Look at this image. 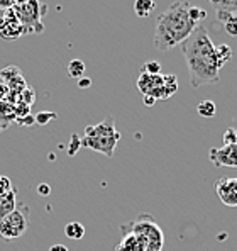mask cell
<instances>
[{
	"mask_svg": "<svg viewBox=\"0 0 237 251\" xmlns=\"http://www.w3.org/2000/svg\"><path fill=\"white\" fill-rule=\"evenodd\" d=\"M190 72V85L198 88L207 83H217L220 78V65L217 61L215 44L203 25H197L187 41L180 44Z\"/></svg>",
	"mask_w": 237,
	"mask_h": 251,
	"instance_id": "obj_1",
	"label": "cell"
},
{
	"mask_svg": "<svg viewBox=\"0 0 237 251\" xmlns=\"http://www.w3.org/2000/svg\"><path fill=\"white\" fill-rule=\"evenodd\" d=\"M191 3L187 0L173 2L156 19L154 46L159 51H169L190 38L197 24L190 17Z\"/></svg>",
	"mask_w": 237,
	"mask_h": 251,
	"instance_id": "obj_2",
	"label": "cell"
},
{
	"mask_svg": "<svg viewBox=\"0 0 237 251\" xmlns=\"http://www.w3.org/2000/svg\"><path fill=\"white\" fill-rule=\"evenodd\" d=\"M118 139H120V132L116 129L114 117L107 116L100 124L85 127V136L81 138V146L105 154L107 158H112Z\"/></svg>",
	"mask_w": 237,
	"mask_h": 251,
	"instance_id": "obj_3",
	"label": "cell"
},
{
	"mask_svg": "<svg viewBox=\"0 0 237 251\" xmlns=\"http://www.w3.org/2000/svg\"><path fill=\"white\" fill-rule=\"evenodd\" d=\"M12 12L21 22L24 34H41L44 31V24L41 19L47 12V5L41 3L39 0H25L16 3Z\"/></svg>",
	"mask_w": 237,
	"mask_h": 251,
	"instance_id": "obj_4",
	"label": "cell"
},
{
	"mask_svg": "<svg viewBox=\"0 0 237 251\" xmlns=\"http://www.w3.org/2000/svg\"><path fill=\"white\" fill-rule=\"evenodd\" d=\"M120 231H134L146 238L147 251H163L165 250V232L158 226L153 216L149 214H139L134 221L122 224Z\"/></svg>",
	"mask_w": 237,
	"mask_h": 251,
	"instance_id": "obj_5",
	"label": "cell"
},
{
	"mask_svg": "<svg viewBox=\"0 0 237 251\" xmlns=\"http://www.w3.org/2000/svg\"><path fill=\"white\" fill-rule=\"evenodd\" d=\"M31 223V209L25 204H17L14 212H10L7 217L0 221V238L5 241H14L24 236V232L29 229Z\"/></svg>",
	"mask_w": 237,
	"mask_h": 251,
	"instance_id": "obj_6",
	"label": "cell"
},
{
	"mask_svg": "<svg viewBox=\"0 0 237 251\" xmlns=\"http://www.w3.org/2000/svg\"><path fill=\"white\" fill-rule=\"evenodd\" d=\"M138 88L142 95L153 97L154 100H165V75H149L141 73L138 80Z\"/></svg>",
	"mask_w": 237,
	"mask_h": 251,
	"instance_id": "obj_7",
	"label": "cell"
},
{
	"mask_svg": "<svg viewBox=\"0 0 237 251\" xmlns=\"http://www.w3.org/2000/svg\"><path fill=\"white\" fill-rule=\"evenodd\" d=\"M217 197L227 207H237V178L236 176H222L215 183Z\"/></svg>",
	"mask_w": 237,
	"mask_h": 251,
	"instance_id": "obj_8",
	"label": "cell"
},
{
	"mask_svg": "<svg viewBox=\"0 0 237 251\" xmlns=\"http://www.w3.org/2000/svg\"><path fill=\"white\" fill-rule=\"evenodd\" d=\"M209 156L215 167L237 168V145H224L222 148H212Z\"/></svg>",
	"mask_w": 237,
	"mask_h": 251,
	"instance_id": "obj_9",
	"label": "cell"
},
{
	"mask_svg": "<svg viewBox=\"0 0 237 251\" xmlns=\"http://www.w3.org/2000/svg\"><path fill=\"white\" fill-rule=\"evenodd\" d=\"M22 34H24L22 25L17 21V17L14 16L12 9L2 12V16H0V38L5 41H14V39L21 38Z\"/></svg>",
	"mask_w": 237,
	"mask_h": 251,
	"instance_id": "obj_10",
	"label": "cell"
},
{
	"mask_svg": "<svg viewBox=\"0 0 237 251\" xmlns=\"http://www.w3.org/2000/svg\"><path fill=\"white\" fill-rule=\"evenodd\" d=\"M116 251H147V241L142 234L134 231H122V238L114 248Z\"/></svg>",
	"mask_w": 237,
	"mask_h": 251,
	"instance_id": "obj_11",
	"label": "cell"
},
{
	"mask_svg": "<svg viewBox=\"0 0 237 251\" xmlns=\"http://www.w3.org/2000/svg\"><path fill=\"white\" fill-rule=\"evenodd\" d=\"M17 207V190L12 188L9 194L0 195V221L7 217L10 212H14Z\"/></svg>",
	"mask_w": 237,
	"mask_h": 251,
	"instance_id": "obj_12",
	"label": "cell"
},
{
	"mask_svg": "<svg viewBox=\"0 0 237 251\" xmlns=\"http://www.w3.org/2000/svg\"><path fill=\"white\" fill-rule=\"evenodd\" d=\"M156 9V2L154 0H136L134 2V12L139 19H147Z\"/></svg>",
	"mask_w": 237,
	"mask_h": 251,
	"instance_id": "obj_13",
	"label": "cell"
},
{
	"mask_svg": "<svg viewBox=\"0 0 237 251\" xmlns=\"http://www.w3.org/2000/svg\"><path fill=\"white\" fill-rule=\"evenodd\" d=\"M217 19L224 24V29L229 36L237 38V14H217Z\"/></svg>",
	"mask_w": 237,
	"mask_h": 251,
	"instance_id": "obj_14",
	"label": "cell"
},
{
	"mask_svg": "<svg viewBox=\"0 0 237 251\" xmlns=\"http://www.w3.org/2000/svg\"><path fill=\"white\" fill-rule=\"evenodd\" d=\"M65 236L68 239H73V241H78L85 236V226L81 223H76V221L68 223L65 226Z\"/></svg>",
	"mask_w": 237,
	"mask_h": 251,
	"instance_id": "obj_15",
	"label": "cell"
},
{
	"mask_svg": "<svg viewBox=\"0 0 237 251\" xmlns=\"http://www.w3.org/2000/svg\"><path fill=\"white\" fill-rule=\"evenodd\" d=\"M85 72H87V65L81 60H71L68 63V75L71 78L80 80L81 76H85Z\"/></svg>",
	"mask_w": 237,
	"mask_h": 251,
	"instance_id": "obj_16",
	"label": "cell"
},
{
	"mask_svg": "<svg viewBox=\"0 0 237 251\" xmlns=\"http://www.w3.org/2000/svg\"><path fill=\"white\" fill-rule=\"evenodd\" d=\"M197 114L202 117H205V119H210V117H215L217 107L212 100H202L197 105Z\"/></svg>",
	"mask_w": 237,
	"mask_h": 251,
	"instance_id": "obj_17",
	"label": "cell"
},
{
	"mask_svg": "<svg viewBox=\"0 0 237 251\" xmlns=\"http://www.w3.org/2000/svg\"><path fill=\"white\" fill-rule=\"evenodd\" d=\"M215 54H217V61L220 65V68H224L232 58V50L229 44H220V46H215Z\"/></svg>",
	"mask_w": 237,
	"mask_h": 251,
	"instance_id": "obj_18",
	"label": "cell"
},
{
	"mask_svg": "<svg viewBox=\"0 0 237 251\" xmlns=\"http://www.w3.org/2000/svg\"><path fill=\"white\" fill-rule=\"evenodd\" d=\"M213 7L217 14H237V0H218Z\"/></svg>",
	"mask_w": 237,
	"mask_h": 251,
	"instance_id": "obj_19",
	"label": "cell"
},
{
	"mask_svg": "<svg viewBox=\"0 0 237 251\" xmlns=\"http://www.w3.org/2000/svg\"><path fill=\"white\" fill-rule=\"evenodd\" d=\"M21 70L17 68V66H7V68L0 70V80H2L3 85L10 83L14 78H17V76H21Z\"/></svg>",
	"mask_w": 237,
	"mask_h": 251,
	"instance_id": "obj_20",
	"label": "cell"
},
{
	"mask_svg": "<svg viewBox=\"0 0 237 251\" xmlns=\"http://www.w3.org/2000/svg\"><path fill=\"white\" fill-rule=\"evenodd\" d=\"M178 90V80L175 75H165V100L176 94Z\"/></svg>",
	"mask_w": 237,
	"mask_h": 251,
	"instance_id": "obj_21",
	"label": "cell"
},
{
	"mask_svg": "<svg viewBox=\"0 0 237 251\" xmlns=\"http://www.w3.org/2000/svg\"><path fill=\"white\" fill-rule=\"evenodd\" d=\"M19 102H22V104H25V105H29L31 107L32 104H34V99H36V92L32 90L31 87H25L24 90L19 94Z\"/></svg>",
	"mask_w": 237,
	"mask_h": 251,
	"instance_id": "obj_22",
	"label": "cell"
},
{
	"mask_svg": "<svg viewBox=\"0 0 237 251\" xmlns=\"http://www.w3.org/2000/svg\"><path fill=\"white\" fill-rule=\"evenodd\" d=\"M54 119H56V114L54 112H39V114H36L34 123L39 124V126H44V124L51 123V121H54Z\"/></svg>",
	"mask_w": 237,
	"mask_h": 251,
	"instance_id": "obj_23",
	"label": "cell"
},
{
	"mask_svg": "<svg viewBox=\"0 0 237 251\" xmlns=\"http://www.w3.org/2000/svg\"><path fill=\"white\" fill-rule=\"evenodd\" d=\"M190 17H191V21L198 25V22L203 21L207 17V12L203 9H200V7H197V5H191L190 7Z\"/></svg>",
	"mask_w": 237,
	"mask_h": 251,
	"instance_id": "obj_24",
	"label": "cell"
},
{
	"mask_svg": "<svg viewBox=\"0 0 237 251\" xmlns=\"http://www.w3.org/2000/svg\"><path fill=\"white\" fill-rule=\"evenodd\" d=\"M142 73H149V75H159L161 73V65L158 61H147L142 66Z\"/></svg>",
	"mask_w": 237,
	"mask_h": 251,
	"instance_id": "obj_25",
	"label": "cell"
},
{
	"mask_svg": "<svg viewBox=\"0 0 237 251\" xmlns=\"http://www.w3.org/2000/svg\"><path fill=\"white\" fill-rule=\"evenodd\" d=\"M80 146H81V138H80L78 134H73L71 136V143H70V148H68V154H70V156H75V154L78 153Z\"/></svg>",
	"mask_w": 237,
	"mask_h": 251,
	"instance_id": "obj_26",
	"label": "cell"
},
{
	"mask_svg": "<svg viewBox=\"0 0 237 251\" xmlns=\"http://www.w3.org/2000/svg\"><path fill=\"white\" fill-rule=\"evenodd\" d=\"M12 182H10L9 176L5 175H0V195H5L9 194L10 190H12Z\"/></svg>",
	"mask_w": 237,
	"mask_h": 251,
	"instance_id": "obj_27",
	"label": "cell"
},
{
	"mask_svg": "<svg viewBox=\"0 0 237 251\" xmlns=\"http://www.w3.org/2000/svg\"><path fill=\"white\" fill-rule=\"evenodd\" d=\"M222 141H224V145H234V143H236V129H232V127L225 129Z\"/></svg>",
	"mask_w": 237,
	"mask_h": 251,
	"instance_id": "obj_28",
	"label": "cell"
},
{
	"mask_svg": "<svg viewBox=\"0 0 237 251\" xmlns=\"http://www.w3.org/2000/svg\"><path fill=\"white\" fill-rule=\"evenodd\" d=\"M14 5H16V0H0V10H10L14 9Z\"/></svg>",
	"mask_w": 237,
	"mask_h": 251,
	"instance_id": "obj_29",
	"label": "cell"
},
{
	"mask_svg": "<svg viewBox=\"0 0 237 251\" xmlns=\"http://www.w3.org/2000/svg\"><path fill=\"white\" fill-rule=\"evenodd\" d=\"M38 194L43 195V197H47V195L51 194V187L46 185V183H41V185L38 187Z\"/></svg>",
	"mask_w": 237,
	"mask_h": 251,
	"instance_id": "obj_30",
	"label": "cell"
},
{
	"mask_svg": "<svg viewBox=\"0 0 237 251\" xmlns=\"http://www.w3.org/2000/svg\"><path fill=\"white\" fill-rule=\"evenodd\" d=\"M17 123L22 124V126H31V124H34V117H32V114H29V116H25V117H21V119H16Z\"/></svg>",
	"mask_w": 237,
	"mask_h": 251,
	"instance_id": "obj_31",
	"label": "cell"
},
{
	"mask_svg": "<svg viewBox=\"0 0 237 251\" xmlns=\"http://www.w3.org/2000/svg\"><path fill=\"white\" fill-rule=\"evenodd\" d=\"M92 85V80L88 78V76H81V78L78 80V87L80 88H88Z\"/></svg>",
	"mask_w": 237,
	"mask_h": 251,
	"instance_id": "obj_32",
	"label": "cell"
},
{
	"mask_svg": "<svg viewBox=\"0 0 237 251\" xmlns=\"http://www.w3.org/2000/svg\"><path fill=\"white\" fill-rule=\"evenodd\" d=\"M7 94H9V88H7L3 83H0V102H2L3 99L7 97Z\"/></svg>",
	"mask_w": 237,
	"mask_h": 251,
	"instance_id": "obj_33",
	"label": "cell"
},
{
	"mask_svg": "<svg viewBox=\"0 0 237 251\" xmlns=\"http://www.w3.org/2000/svg\"><path fill=\"white\" fill-rule=\"evenodd\" d=\"M49 251H70L65 245H53L49 248Z\"/></svg>",
	"mask_w": 237,
	"mask_h": 251,
	"instance_id": "obj_34",
	"label": "cell"
},
{
	"mask_svg": "<svg viewBox=\"0 0 237 251\" xmlns=\"http://www.w3.org/2000/svg\"><path fill=\"white\" fill-rule=\"evenodd\" d=\"M144 104H146L147 107H151V105L156 104V100H154L153 97H147V95H144Z\"/></svg>",
	"mask_w": 237,
	"mask_h": 251,
	"instance_id": "obj_35",
	"label": "cell"
},
{
	"mask_svg": "<svg viewBox=\"0 0 237 251\" xmlns=\"http://www.w3.org/2000/svg\"><path fill=\"white\" fill-rule=\"evenodd\" d=\"M234 145H237V131H236V143H234Z\"/></svg>",
	"mask_w": 237,
	"mask_h": 251,
	"instance_id": "obj_36",
	"label": "cell"
}]
</instances>
